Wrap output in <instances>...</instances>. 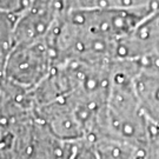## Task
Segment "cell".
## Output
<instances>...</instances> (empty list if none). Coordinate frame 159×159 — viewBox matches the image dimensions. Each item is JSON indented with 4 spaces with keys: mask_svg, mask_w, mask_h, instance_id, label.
Listing matches in <instances>:
<instances>
[{
    "mask_svg": "<svg viewBox=\"0 0 159 159\" xmlns=\"http://www.w3.org/2000/svg\"><path fill=\"white\" fill-rule=\"evenodd\" d=\"M74 8L157 11L159 0H74Z\"/></svg>",
    "mask_w": 159,
    "mask_h": 159,
    "instance_id": "3",
    "label": "cell"
},
{
    "mask_svg": "<svg viewBox=\"0 0 159 159\" xmlns=\"http://www.w3.org/2000/svg\"><path fill=\"white\" fill-rule=\"evenodd\" d=\"M134 86L145 117L151 126L159 130V74L139 71Z\"/></svg>",
    "mask_w": 159,
    "mask_h": 159,
    "instance_id": "2",
    "label": "cell"
},
{
    "mask_svg": "<svg viewBox=\"0 0 159 159\" xmlns=\"http://www.w3.org/2000/svg\"><path fill=\"white\" fill-rule=\"evenodd\" d=\"M68 159H100L95 138L87 136L70 143Z\"/></svg>",
    "mask_w": 159,
    "mask_h": 159,
    "instance_id": "4",
    "label": "cell"
},
{
    "mask_svg": "<svg viewBox=\"0 0 159 159\" xmlns=\"http://www.w3.org/2000/svg\"><path fill=\"white\" fill-rule=\"evenodd\" d=\"M56 66V56L47 39L18 44L1 65V79L33 90L42 83Z\"/></svg>",
    "mask_w": 159,
    "mask_h": 159,
    "instance_id": "1",
    "label": "cell"
}]
</instances>
